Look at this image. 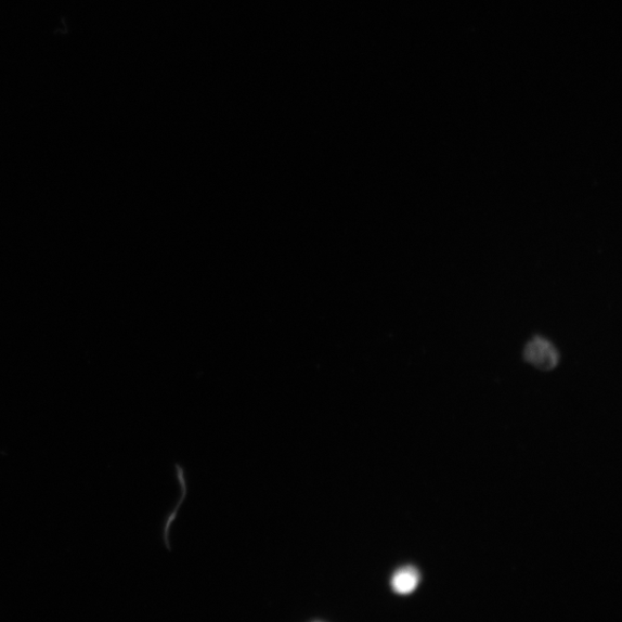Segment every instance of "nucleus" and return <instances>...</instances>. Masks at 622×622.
I'll return each instance as SVG.
<instances>
[{
  "mask_svg": "<svg viewBox=\"0 0 622 622\" xmlns=\"http://www.w3.org/2000/svg\"><path fill=\"white\" fill-rule=\"evenodd\" d=\"M524 358L541 371H553L557 367L559 355L555 346L544 338L536 337L526 346Z\"/></svg>",
  "mask_w": 622,
  "mask_h": 622,
  "instance_id": "1",
  "label": "nucleus"
},
{
  "mask_svg": "<svg viewBox=\"0 0 622 622\" xmlns=\"http://www.w3.org/2000/svg\"><path fill=\"white\" fill-rule=\"evenodd\" d=\"M392 588L400 595L412 594L419 583V573L414 567H404L392 578Z\"/></svg>",
  "mask_w": 622,
  "mask_h": 622,
  "instance_id": "2",
  "label": "nucleus"
}]
</instances>
